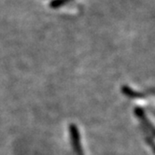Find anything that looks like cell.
<instances>
[{
    "instance_id": "obj_1",
    "label": "cell",
    "mask_w": 155,
    "mask_h": 155,
    "mask_svg": "<svg viewBox=\"0 0 155 155\" xmlns=\"http://www.w3.org/2000/svg\"><path fill=\"white\" fill-rule=\"evenodd\" d=\"M70 1H73V0H53V1H51V8H58L64 6L65 4H68Z\"/></svg>"
}]
</instances>
